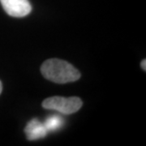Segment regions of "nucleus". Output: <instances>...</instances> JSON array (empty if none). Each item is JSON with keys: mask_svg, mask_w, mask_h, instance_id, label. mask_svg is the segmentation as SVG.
Returning <instances> with one entry per match:
<instances>
[{"mask_svg": "<svg viewBox=\"0 0 146 146\" xmlns=\"http://www.w3.org/2000/svg\"><path fill=\"white\" fill-rule=\"evenodd\" d=\"M83 102L80 98L71 97H51L45 99L42 102V106L47 110H57L65 115H71L77 112L81 108Z\"/></svg>", "mask_w": 146, "mask_h": 146, "instance_id": "nucleus-2", "label": "nucleus"}, {"mask_svg": "<svg viewBox=\"0 0 146 146\" xmlns=\"http://www.w3.org/2000/svg\"><path fill=\"white\" fill-rule=\"evenodd\" d=\"M43 76L57 84L73 82L80 79V73L71 63L58 58H50L41 67Z\"/></svg>", "mask_w": 146, "mask_h": 146, "instance_id": "nucleus-1", "label": "nucleus"}, {"mask_svg": "<svg viewBox=\"0 0 146 146\" xmlns=\"http://www.w3.org/2000/svg\"><path fill=\"white\" fill-rule=\"evenodd\" d=\"M145 63H146V60L145 59H144L142 62H141V68H143L145 71L146 70V66H145Z\"/></svg>", "mask_w": 146, "mask_h": 146, "instance_id": "nucleus-6", "label": "nucleus"}, {"mask_svg": "<svg viewBox=\"0 0 146 146\" xmlns=\"http://www.w3.org/2000/svg\"><path fill=\"white\" fill-rule=\"evenodd\" d=\"M6 12L13 17H24L32 11V6L29 0H0Z\"/></svg>", "mask_w": 146, "mask_h": 146, "instance_id": "nucleus-3", "label": "nucleus"}, {"mask_svg": "<svg viewBox=\"0 0 146 146\" xmlns=\"http://www.w3.org/2000/svg\"><path fill=\"white\" fill-rule=\"evenodd\" d=\"M63 124V118L59 115H51L47 118L44 125L47 131H54L58 130Z\"/></svg>", "mask_w": 146, "mask_h": 146, "instance_id": "nucleus-5", "label": "nucleus"}, {"mask_svg": "<svg viewBox=\"0 0 146 146\" xmlns=\"http://www.w3.org/2000/svg\"><path fill=\"white\" fill-rule=\"evenodd\" d=\"M25 132L28 140L35 141L44 138L48 131L44 123H41L37 119H33L28 123L25 128Z\"/></svg>", "mask_w": 146, "mask_h": 146, "instance_id": "nucleus-4", "label": "nucleus"}, {"mask_svg": "<svg viewBox=\"0 0 146 146\" xmlns=\"http://www.w3.org/2000/svg\"><path fill=\"white\" fill-rule=\"evenodd\" d=\"M2 90H3V86H2V83H1V81H0V94L2 93Z\"/></svg>", "mask_w": 146, "mask_h": 146, "instance_id": "nucleus-7", "label": "nucleus"}]
</instances>
